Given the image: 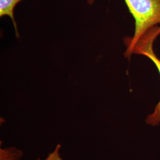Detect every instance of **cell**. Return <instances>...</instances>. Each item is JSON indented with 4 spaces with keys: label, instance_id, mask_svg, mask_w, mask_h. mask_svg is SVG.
Masks as SVG:
<instances>
[{
    "label": "cell",
    "instance_id": "obj_1",
    "mask_svg": "<svg viewBox=\"0 0 160 160\" xmlns=\"http://www.w3.org/2000/svg\"><path fill=\"white\" fill-rule=\"evenodd\" d=\"M94 0H88L92 4ZM135 22L133 36L126 38L125 45L132 44L160 24V0H125Z\"/></svg>",
    "mask_w": 160,
    "mask_h": 160
},
{
    "label": "cell",
    "instance_id": "obj_2",
    "mask_svg": "<svg viewBox=\"0 0 160 160\" xmlns=\"http://www.w3.org/2000/svg\"><path fill=\"white\" fill-rule=\"evenodd\" d=\"M160 34V27L156 26L149 30L139 39L132 43L126 45L125 57H130L133 54L146 56L151 59L156 66L160 74V59L157 57L153 49V44L157 37ZM145 123L152 126H157L160 123V100L155 107L152 113L148 114Z\"/></svg>",
    "mask_w": 160,
    "mask_h": 160
},
{
    "label": "cell",
    "instance_id": "obj_3",
    "mask_svg": "<svg viewBox=\"0 0 160 160\" xmlns=\"http://www.w3.org/2000/svg\"><path fill=\"white\" fill-rule=\"evenodd\" d=\"M21 1L22 0H0V17L7 16L11 18L17 37L19 34L17 31V23L14 17V9Z\"/></svg>",
    "mask_w": 160,
    "mask_h": 160
},
{
    "label": "cell",
    "instance_id": "obj_4",
    "mask_svg": "<svg viewBox=\"0 0 160 160\" xmlns=\"http://www.w3.org/2000/svg\"><path fill=\"white\" fill-rule=\"evenodd\" d=\"M22 150L14 147L0 149V160H22Z\"/></svg>",
    "mask_w": 160,
    "mask_h": 160
},
{
    "label": "cell",
    "instance_id": "obj_5",
    "mask_svg": "<svg viewBox=\"0 0 160 160\" xmlns=\"http://www.w3.org/2000/svg\"><path fill=\"white\" fill-rule=\"evenodd\" d=\"M61 144H58L53 150L51 152L46 158L43 160H62V158L61 154ZM36 160H41L38 158Z\"/></svg>",
    "mask_w": 160,
    "mask_h": 160
}]
</instances>
